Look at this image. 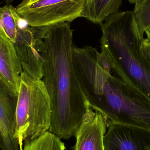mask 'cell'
Returning a JSON list of instances; mask_svg holds the SVG:
<instances>
[{
  "label": "cell",
  "instance_id": "cell-15",
  "mask_svg": "<svg viewBox=\"0 0 150 150\" xmlns=\"http://www.w3.org/2000/svg\"><path fill=\"white\" fill-rule=\"evenodd\" d=\"M145 33L147 36V38L150 41V28L147 29L145 31Z\"/></svg>",
  "mask_w": 150,
  "mask_h": 150
},
{
  "label": "cell",
  "instance_id": "cell-6",
  "mask_svg": "<svg viewBox=\"0 0 150 150\" xmlns=\"http://www.w3.org/2000/svg\"><path fill=\"white\" fill-rule=\"evenodd\" d=\"M108 127L105 150H150V130L116 123Z\"/></svg>",
  "mask_w": 150,
  "mask_h": 150
},
{
  "label": "cell",
  "instance_id": "cell-17",
  "mask_svg": "<svg viewBox=\"0 0 150 150\" xmlns=\"http://www.w3.org/2000/svg\"><path fill=\"white\" fill-rule=\"evenodd\" d=\"M5 1V2L8 4H10L12 2V1H14V0H4Z\"/></svg>",
  "mask_w": 150,
  "mask_h": 150
},
{
  "label": "cell",
  "instance_id": "cell-2",
  "mask_svg": "<svg viewBox=\"0 0 150 150\" xmlns=\"http://www.w3.org/2000/svg\"><path fill=\"white\" fill-rule=\"evenodd\" d=\"M100 25V53L112 73L150 99V62L133 11H117Z\"/></svg>",
  "mask_w": 150,
  "mask_h": 150
},
{
  "label": "cell",
  "instance_id": "cell-5",
  "mask_svg": "<svg viewBox=\"0 0 150 150\" xmlns=\"http://www.w3.org/2000/svg\"><path fill=\"white\" fill-rule=\"evenodd\" d=\"M43 39L40 32L30 26L17 35L14 43L23 72L34 78L42 79L43 77Z\"/></svg>",
  "mask_w": 150,
  "mask_h": 150
},
{
  "label": "cell",
  "instance_id": "cell-8",
  "mask_svg": "<svg viewBox=\"0 0 150 150\" xmlns=\"http://www.w3.org/2000/svg\"><path fill=\"white\" fill-rule=\"evenodd\" d=\"M23 72L14 43L0 31V80L16 97Z\"/></svg>",
  "mask_w": 150,
  "mask_h": 150
},
{
  "label": "cell",
  "instance_id": "cell-4",
  "mask_svg": "<svg viewBox=\"0 0 150 150\" xmlns=\"http://www.w3.org/2000/svg\"><path fill=\"white\" fill-rule=\"evenodd\" d=\"M85 0H23L16 8L29 26L44 27L80 17Z\"/></svg>",
  "mask_w": 150,
  "mask_h": 150
},
{
  "label": "cell",
  "instance_id": "cell-7",
  "mask_svg": "<svg viewBox=\"0 0 150 150\" xmlns=\"http://www.w3.org/2000/svg\"><path fill=\"white\" fill-rule=\"evenodd\" d=\"M17 97L0 80V149L20 150L15 137Z\"/></svg>",
  "mask_w": 150,
  "mask_h": 150
},
{
  "label": "cell",
  "instance_id": "cell-12",
  "mask_svg": "<svg viewBox=\"0 0 150 150\" xmlns=\"http://www.w3.org/2000/svg\"><path fill=\"white\" fill-rule=\"evenodd\" d=\"M64 143L55 135L47 131L40 136L25 143L23 150H66Z\"/></svg>",
  "mask_w": 150,
  "mask_h": 150
},
{
  "label": "cell",
  "instance_id": "cell-1",
  "mask_svg": "<svg viewBox=\"0 0 150 150\" xmlns=\"http://www.w3.org/2000/svg\"><path fill=\"white\" fill-rule=\"evenodd\" d=\"M73 30L69 23L49 26L43 39L42 79L50 98L49 131L61 139L76 137L82 125L94 118L75 73Z\"/></svg>",
  "mask_w": 150,
  "mask_h": 150
},
{
  "label": "cell",
  "instance_id": "cell-3",
  "mask_svg": "<svg viewBox=\"0 0 150 150\" xmlns=\"http://www.w3.org/2000/svg\"><path fill=\"white\" fill-rule=\"evenodd\" d=\"M50 98L42 79L20 75L16 108L15 137L20 150L24 143L49 130L51 123Z\"/></svg>",
  "mask_w": 150,
  "mask_h": 150
},
{
  "label": "cell",
  "instance_id": "cell-9",
  "mask_svg": "<svg viewBox=\"0 0 150 150\" xmlns=\"http://www.w3.org/2000/svg\"><path fill=\"white\" fill-rule=\"evenodd\" d=\"M107 126L103 115L95 112L93 120L83 124L77 133L74 150H105L103 139Z\"/></svg>",
  "mask_w": 150,
  "mask_h": 150
},
{
  "label": "cell",
  "instance_id": "cell-13",
  "mask_svg": "<svg viewBox=\"0 0 150 150\" xmlns=\"http://www.w3.org/2000/svg\"><path fill=\"white\" fill-rule=\"evenodd\" d=\"M133 11L140 34L144 37L150 28V0H141L135 4Z\"/></svg>",
  "mask_w": 150,
  "mask_h": 150
},
{
  "label": "cell",
  "instance_id": "cell-11",
  "mask_svg": "<svg viewBox=\"0 0 150 150\" xmlns=\"http://www.w3.org/2000/svg\"><path fill=\"white\" fill-rule=\"evenodd\" d=\"M27 25L12 5L0 7V31L12 42L15 43L18 33Z\"/></svg>",
  "mask_w": 150,
  "mask_h": 150
},
{
  "label": "cell",
  "instance_id": "cell-16",
  "mask_svg": "<svg viewBox=\"0 0 150 150\" xmlns=\"http://www.w3.org/2000/svg\"><path fill=\"white\" fill-rule=\"evenodd\" d=\"M141 0H128L132 4H136Z\"/></svg>",
  "mask_w": 150,
  "mask_h": 150
},
{
  "label": "cell",
  "instance_id": "cell-14",
  "mask_svg": "<svg viewBox=\"0 0 150 150\" xmlns=\"http://www.w3.org/2000/svg\"><path fill=\"white\" fill-rule=\"evenodd\" d=\"M141 48L144 57L150 62V41L147 38L143 41Z\"/></svg>",
  "mask_w": 150,
  "mask_h": 150
},
{
  "label": "cell",
  "instance_id": "cell-10",
  "mask_svg": "<svg viewBox=\"0 0 150 150\" xmlns=\"http://www.w3.org/2000/svg\"><path fill=\"white\" fill-rule=\"evenodd\" d=\"M122 1V0H85L80 17L100 24L109 16L118 11Z\"/></svg>",
  "mask_w": 150,
  "mask_h": 150
}]
</instances>
